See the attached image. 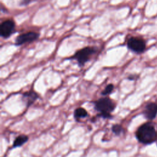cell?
Instances as JSON below:
<instances>
[{"mask_svg": "<svg viewBox=\"0 0 157 157\" xmlns=\"http://www.w3.org/2000/svg\"><path fill=\"white\" fill-rule=\"evenodd\" d=\"M114 88V85L113 84H109L107 85L105 88L104 89V90H102V91L101 92V94L103 96H107L110 94L112 91L113 90Z\"/></svg>", "mask_w": 157, "mask_h": 157, "instance_id": "obj_12", "label": "cell"}, {"mask_svg": "<svg viewBox=\"0 0 157 157\" xmlns=\"http://www.w3.org/2000/svg\"><path fill=\"white\" fill-rule=\"evenodd\" d=\"M137 139L143 144H150L156 138V132L153 126L150 123L140 126L136 131Z\"/></svg>", "mask_w": 157, "mask_h": 157, "instance_id": "obj_2", "label": "cell"}, {"mask_svg": "<svg viewBox=\"0 0 157 157\" xmlns=\"http://www.w3.org/2000/svg\"><path fill=\"white\" fill-rule=\"evenodd\" d=\"M116 104L114 101L109 98H101L94 102V108L99 112L98 117L103 118H112L111 113L115 110Z\"/></svg>", "mask_w": 157, "mask_h": 157, "instance_id": "obj_1", "label": "cell"}, {"mask_svg": "<svg viewBox=\"0 0 157 157\" xmlns=\"http://www.w3.org/2000/svg\"><path fill=\"white\" fill-rule=\"evenodd\" d=\"M28 140V137L25 134H21L17 136L13 140L12 147L17 148L22 146Z\"/></svg>", "mask_w": 157, "mask_h": 157, "instance_id": "obj_10", "label": "cell"}, {"mask_svg": "<svg viewBox=\"0 0 157 157\" xmlns=\"http://www.w3.org/2000/svg\"><path fill=\"white\" fill-rule=\"evenodd\" d=\"M157 113V104L155 103H149L145 108L144 114L147 118L152 120L153 119Z\"/></svg>", "mask_w": 157, "mask_h": 157, "instance_id": "obj_8", "label": "cell"}, {"mask_svg": "<svg viewBox=\"0 0 157 157\" xmlns=\"http://www.w3.org/2000/svg\"><path fill=\"white\" fill-rule=\"evenodd\" d=\"M127 46L131 51L137 53H140L145 50L146 44L145 40L142 38L131 37L127 41Z\"/></svg>", "mask_w": 157, "mask_h": 157, "instance_id": "obj_4", "label": "cell"}, {"mask_svg": "<svg viewBox=\"0 0 157 157\" xmlns=\"http://www.w3.org/2000/svg\"><path fill=\"white\" fill-rule=\"evenodd\" d=\"M97 52L98 48L96 47H85L77 50L69 59L76 60L79 67H83Z\"/></svg>", "mask_w": 157, "mask_h": 157, "instance_id": "obj_3", "label": "cell"}, {"mask_svg": "<svg viewBox=\"0 0 157 157\" xmlns=\"http://www.w3.org/2000/svg\"><path fill=\"white\" fill-rule=\"evenodd\" d=\"M31 2V0H22L21 2V4L23 6H26L28 4H29Z\"/></svg>", "mask_w": 157, "mask_h": 157, "instance_id": "obj_13", "label": "cell"}, {"mask_svg": "<svg viewBox=\"0 0 157 157\" xmlns=\"http://www.w3.org/2000/svg\"><path fill=\"white\" fill-rule=\"evenodd\" d=\"M39 37V34L34 31H29L18 35L15 39L16 45H21L26 43L33 42L36 40Z\"/></svg>", "mask_w": 157, "mask_h": 157, "instance_id": "obj_6", "label": "cell"}, {"mask_svg": "<svg viewBox=\"0 0 157 157\" xmlns=\"http://www.w3.org/2000/svg\"><path fill=\"white\" fill-rule=\"evenodd\" d=\"M15 31V23L13 20L8 19L0 25V35L4 39H8Z\"/></svg>", "mask_w": 157, "mask_h": 157, "instance_id": "obj_5", "label": "cell"}, {"mask_svg": "<svg viewBox=\"0 0 157 157\" xmlns=\"http://www.w3.org/2000/svg\"><path fill=\"white\" fill-rule=\"evenodd\" d=\"M112 131L116 136H120L121 134L123 132V127L118 124H115L112 126Z\"/></svg>", "mask_w": 157, "mask_h": 157, "instance_id": "obj_11", "label": "cell"}, {"mask_svg": "<svg viewBox=\"0 0 157 157\" xmlns=\"http://www.w3.org/2000/svg\"><path fill=\"white\" fill-rule=\"evenodd\" d=\"M39 98L38 94L33 90L25 92L22 94V98L26 103L27 107L31 106Z\"/></svg>", "mask_w": 157, "mask_h": 157, "instance_id": "obj_7", "label": "cell"}, {"mask_svg": "<svg viewBox=\"0 0 157 157\" xmlns=\"http://www.w3.org/2000/svg\"><path fill=\"white\" fill-rule=\"evenodd\" d=\"M88 116V112L83 107H78L74 112V118L77 121H80L81 119Z\"/></svg>", "mask_w": 157, "mask_h": 157, "instance_id": "obj_9", "label": "cell"}]
</instances>
